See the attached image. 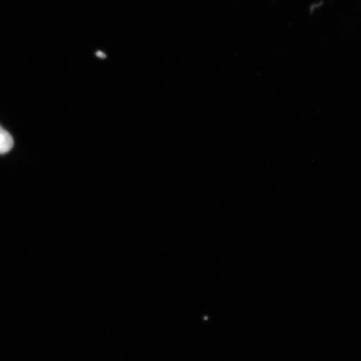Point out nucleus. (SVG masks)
Here are the masks:
<instances>
[{
	"instance_id": "f257e3e1",
	"label": "nucleus",
	"mask_w": 361,
	"mask_h": 361,
	"mask_svg": "<svg viewBox=\"0 0 361 361\" xmlns=\"http://www.w3.org/2000/svg\"><path fill=\"white\" fill-rule=\"evenodd\" d=\"M13 146V140L11 135L0 126V154H6L10 152Z\"/></svg>"
},
{
	"instance_id": "f03ea898",
	"label": "nucleus",
	"mask_w": 361,
	"mask_h": 361,
	"mask_svg": "<svg viewBox=\"0 0 361 361\" xmlns=\"http://www.w3.org/2000/svg\"><path fill=\"white\" fill-rule=\"evenodd\" d=\"M97 56L98 57H100V58H106V56L105 55V54H104V53H103V52H102V51H98V52H97Z\"/></svg>"
}]
</instances>
